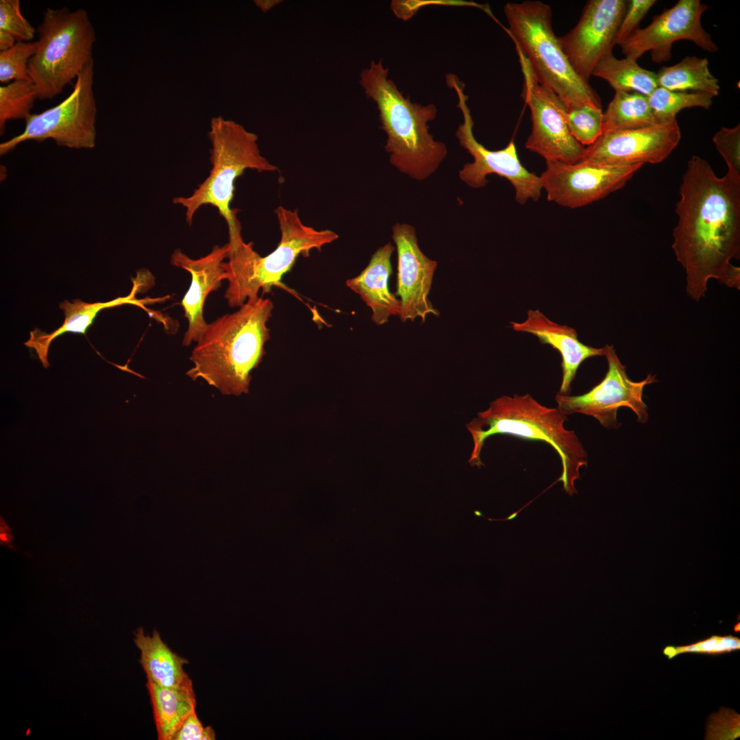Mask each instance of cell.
<instances>
[{"instance_id": "cell-6", "label": "cell", "mask_w": 740, "mask_h": 740, "mask_svg": "<svg viewBox=\"0 0 740 740\" xmlns=\"http://www.w3.org/2000/svg\"><path fill=\"white\" fill-rule=\"evenodd\" d=\"M504 12L508 23L505 31L541 84L565 106L588 103L602 108L597 93L574 71L565 55L553 32L549 5L540 1L511 2L506 3Z\"/></svg>"}, {"instance_id": "cell-34", "label": "cell", "mask_w": 740, "mask_h": 740, "mask_svg": "<svg viewBox=\"0 0 740 740\" xmlns=\"http://www.w3.org/2000/svg\"><path fill=\"white\" fill-rule=\"evenodd\" d=\"M655 0H630L621 23L616 38V45H620L636 29L642 18L656 3Z\"/></svg>"}, {"instance_id": "cell-21", "label": "cell", "mask_w": 740, "mask_h": 740, "mask_svg": "<svg viewBox=\"0 0 740 740\" xmlns=\"http://www.w3.org/2000/svg\"><path fill=\"white\" fill-rule=\"evenodd\" d=\"M395 247L388 243L371 256L368 265L346 285L358 294L372 312L371 320L378 325L388 321L391 316L399 315L400 302L390 291L388 281L392 273L391 258Z\"/></svg>"}, {"instance_id": "cell-27", "label": "cell", "mask_w": 740, "mask_h": 740, "mask_svg": "<svg viewBox=\"0 0 740 740\" xmlns=\"http://www.w3.org/2000/svg\"><path fill=\"white\" fill-rule=\"evenodd\" d=\"M713 97L706 92L671 91L658 86L648 96L649 105L658 123L676 120V114L684 108L709 109Z\"/></svg>"}, {"instance_id": "cell-3", "label": "cell", "mask_w": 740, "mask_h": 740, "mask_svg": "<svg viewBox=\"0 0 740 740\" xmlns=\"http://www.w3.org/2000/svg\"><path fill=\"white\" fill-rule=\"evenodd\" d=\"M360 84L376 104L381 128L387 135L384 148L391 164L412 179L428 177L447 154L445 145L429 132L428 123L437 114L436 106L421 105L405 97L381 60H371L362 70Z\"/></svg>"}, {"instance_id": "cell-26", "label": "cell", "mask_w": 740, "mask_h": 740, "mask_svg": "<svg viewBox=\"0 0 740 740\" xmlns=\"http://www.w3.org/2000/svg\"><path fill=\"white\" fill-rule=\"evenodd\" d=\"M658 123L648 96L637 92L617 91L603 112L602 133L634 130Z\"/></svg>"}, {"instance_id": "cell-15", "label": "cell", "mask_w": 740, "mask_h": 740, "mask_svg": "<svg viewBox=\"0 0 740 740\" xmlns=\"http://www.w3.org/2000/svg\"><path fill=\"white\" fill-rule=\"evenodd\" d=\"M627 7L624 0H590L576 25L558 37L574 71L589 82L603 58L612 53Z\"/></svg>"}, {"instance_id": "cell-16", "label": "cell", "mask_w": 740, "mask_h": 740, "mask_svg": "<svg viewBox=\"0 0 740 740\" xmlns=\"http://www.w3.org/2000/svg\"><path fill=\"white\" fill-rule=\"evenodd\" d=\"M680 138L676 119L634 130L607 132L585 147L582 160L617 166L658 164L669 156Z\"/></svg>"}, {"instance_id": "cell-2", "label": "cell", "mask_w": 740, "mask_h": 740, "mask_svg": "<svg viewBox=\"0 0 740 740\" xmlns=\"http://www.w3.org/2000/svg\"><path fill=\"white\" fill-rule=\"evenodd\" d=\"M273 308L268 298H249L236 312L208 323L192 351L193 367L186 375L205 380L223 395L247 393L251 372L262 362L270 338L267 324Z\"/></svg>"}, {"instance_id": "cell-14", "label": "cell", "mask_w": 740, "mask_h": 740, "mask_svg": "<svg viewBox=\"0 0 740 740\" xmlns=\"http://www.w3.org/2000/svg\"><path fill=\"white\" fill-rule=\"evenodd\" d=\"M709 8L700 0H679L673 7L653 17L644 28L636 29L620 45L626 57L637 60L651 51L655 63L667 61L671 57L674 42L687 40L704 51L718 50L711 36L702 27L701 16Z\"/></svg>"}, {"instance_id": "cell-35", "label": "cell", "mask_w": 740, "mask_h": 740, "mask_svg": "<svg viewBox=\"0 0 740 740\" xmlns=\"http://www.w3.org/2000/svg\"><path fill=\"white\" fill-rule=\"evenodd\" d=\"M215 733L211 726L204 727L193 711L175 734L173 740H214Z\"/></svg>"}, {"instance_id": "cell-28", "label": "cell", "mask_w": 740, "mask_h": 740, "mask_svg": "<svg viewBox=\"0 0 740 740\" xmlns=\"http://www.w3.org/2000/svg\"><path fill=\"white\" fill-rule=\"evenodd\" d=\"M38 99L34 84L29 80L14 81L0 86V133L8 121L25 119Z\"/></svg>"}, {"instance_id": "cell-23", "label": "cell", "mask_w": 740, "mask_h": 740, "mask_svg": "<svg viewBox=\"0 0 740 740\" xmlns=\"http://www.w3.org/2000/svg\"><path fill=\"white\" fill-rule=\"evenodd\" d=\"M156 728L159 740L173 738L186 717L195 710L193 685L164 687L147 680Z\"/></svg>"}, {"instance_id": "cell-33", "label": "cell", "mask_w": 740, "mask_h": 740, "mask_svg": "<svg viewBox=\"0 0 740 740\" xmlns=\"http://www.w3.org/2000/svg\"><path fill=\"white\" fill-rule=\"evenodd\" d=\"M713 141L727 164V174L740 181V125L733 128L722 127Z\"/></svg>"}, {"instance_id": "cell-8", "label": "cell", "mask_w": 740, "mask_h": 740, "mask_svg": "<svg viewBox=\"0 0 740 740\" xmlns=\"http://www.w3.org/2000/svg\"><path fill=\"white\" fill-rule=\"evenodd\" d=\"M36 32L38 45L27 75L38 99H51L93 61L95 32L86 10L64 7L47 8Z\"/></svg>"}, {"instance_id": "cell-18", "label": "cell", "mask_w": 740, "mask_h": 740, "mask_svg": "<svg viewBox=\"0 0 740 740\" xmlns=\"http://www.w3.org/2000/svg\"><path fill=\"white\" fill-rule=\"evenodd\" d=\"M229 249L227 243L214 245L209 254L197 259L188 257L180 249L171 256L173 266L187 271L191 275L190 285L180 303L188 324L182 340L184 346L197 342L207 327L204 318V303L210 293L219 289L222 281L226 280L223 263Z\"/></svg>"}, {"instance_id": "cell-36", "label": "cell", "mask_w": 740, "mask_h": 740, "mask_svg": "<svg viewBox=\"0 0 740 740\" xmlns=\"http://www.w3.org/2000/svg\"><path fill=\"white\" fill-rule=\"evenodd\" d=\"M14 536L12 534L10 526L6 523L4 519L0 518V543L1 545L10 547L12 550L16 549L13 545Z\"/></svg>"}, {"instance_id": "cell-13", "label": "cell", "mask_w": 740, "mask_h": 740, "mask_svg": "<svg viewBox=\"0 0 740 740\" xmlns=\"http://www.w3.org/2000/svg\"><path fill=\"white\" fill-rule=\"evenodd\" d=\"M545 162L539 177L547 200L570 208L587 206L619 190L643 165H606L585 160Z\"/></svg>"}, {"instance_id": "cell-19", "label": "cell", "mask_w": 740, "mask_h": 740, "mask_svg": "<svg viewBox=\"0 0 740 740\" xmlns=\"http://www.w3.org/2000/svg\"><path fill=\"white\" fill-rule=\"evenodd\" d=\"M512 328L536 336L540 342L551 345L562 356L563 380L558 392L570 395L571 382L580 364L586 359L604 356V348L584 345L578 338L577 332L565 325L558 324L539 310H529L523 322H510Z\"/></svg>"}, {"instance_id": "cell-10", "label": "cell", "mask_w": 740, "mask_h": 740, "mask_svg": "<svg viewBox=\"0 0 740 740\" xmlns=\"http://www.w3.org/2000/svg\"><path fill=\"white\" fill-rule=\"evenodd\" d=\"M446 82L456 91L458 99L457 106L463 116V123L458 126L456 136L460 146L473 158V162L465 164L460 171V180L469 186L478 188L488 182L486 175L497 174L511 183L515 191V200L519 204H525L530 199L537 201L543 189L540 177L521 164L514 141L497 151L489 150L478 142L473 133L474 123L467 103L468 97L463 92L464 84L452 74L447 75Z\"/></svg>"}, {"instance_id": "cell-31", "label": "cell", "mask_w": 740, "mask_h": 740, "mask_svg": "<svg viewBox=\"0 0 740 740\" xmlns=\"http://www.w3.org/2000/svg\"><path fill=\"white\" fill-rule=\"evenodd\" d=\"M38 42H18L12 47L0 51V82L29 79L27 66L35 54Z\"/></svg>"}, {"instance_id": "cell-4", "label": "cell", "mask_w": 740, "mask_h": 740, "mask_svg": "<svg viewBox=\"0 0 740 740\" xmlns=\"http://www.w3.org/2000/svg\"><path fill=\"white\" fill-rule=\"evenodd\" d=\"M567 420V415L558 408L543 406L528 393L502 395L467 424L473 444L468 462L479 469L484 466L481 452L485 441L493 435L543 441L559 456L562 473L556 482L560 481L565 492L571 496L578 493L574 482L580 479L579 470L587 466L588 456L575 432L564 426Z\"/></svg>"}, {"instance_id": "cell-30", "label": "cell", "mask_w": 740, "mask_h": 740, "mask_svg": "<svg viewBox=\"0 0 740 740\" xmlns=\"http://www.w3.org/2000/svg\"><path fill=\"white\" fill-rule=\"evenodd\" d=\"M19 0L0 1V50L18 42H31L35 29L23 16Z\"/></svg>"}, {"instance_id": "cell-29", "label": "cell", "mask_w": 740, "mask_h": 740, "mask_svg": "<svg viewBox=\"0 0 740 740\" xmlns=\"http://www.w3.org/2000/svg\"><path fill=\"white\" fill-rule=\"evenodd\" d=\"M565 107L567 123L573 137L582 145L594 143L602 134V108L588 103Z\"/></svg>"}, {"instance_id": "cell-20", "label": "cell", "mask_w": 740, "mask_h": 740, "mask_svg": "<svg viewBox=\"0 0 740 740\" xmlns=\"http://www.w3.org/2000/svg\"><path fill=\"white\" fill-rule=\"evenodd\" d=\"M152 278L149 271L145 269L140 271L137 273L136 277L132 278L133 287L130 293L126 297H118L110 301L90 304L78 299L72 302L64 301L60 304V308L64 312L65 317L62 325L57 330L47 334L36 328L30 332L29 338L25 343V345L34 349L42 366L48 368L49 366V348L53 339L66 332L85 334L100 310L123 304H132L149 311L145 307V304L163 301L164 298L143 299L136 298V295L140 291L143 284Z\"/></svg>"}, {"instance_id": "cell-32", "label": "cell", "mask_w": 740, "mask_h": 740, "mask_svg": "<svg viewBox=\"0 0 740 740\" xmlns=\"http://www.w3.org/2000/svg\"><path fill=\"white\" fill-rule=\"evenodd\" d=\"M740 649V639L732 635H713L706 639L681 646H666L663 653L669 659L683 653L720 654Z\"/></svg>"}, {"instance_id": "cell-1", "label": "cell", "mask_w": 740, "mask_h": 740, "mask_svg": "<svg viewBox=\"0 0 740 740\" xmlns=\"http://www.w3.org/2000/svg\"><path fill=\"white\" fill-rule=\"evenodd\" d=\"M676 204L672 248L687 274V292L698 301L709 279L739 288L740 181L715 174L697 156L687 162Z\"/></svg>"}, {"instance_id": "cell-7", "label": "cell", "mask_w": 740, "mask_h": 740, "mask_svg": "<svg viewBox=\"0 0 740 740\" xmlns=\"http://www.w3.org/2000/svg\"><path fill=\"white\" fill-rule=\"evenodd\" d=\"M208 136L212 145L209 175L193 194L175 197L173 203L186 208L189 225L201 206L212 205L225 219L229 239L236 238L242 236L241 223L230 207L236 179L247 169L273 172L278 168L261 155L258 136L232 121L212 118Z\"/></svg>"}, {"instance_id": "cell-17", "label": "cell", "mask_w": 740, "mask_h": 740, "mask_svg": "<svg viewBox=\"0 0 740 740\" xmlns=\"http://www.w3.org/2000/svg\"><path fill=\"white\" fill-rule=\"evenodd\" d=\"M392 230L397 254L395 295L400 297L399 317L402 322L420 318L423 323L429 314L439 315L428 299L437 262L421 251L414 227L396 223Z\"/></svg>"}, {"instance_id": "cell-5", "label": "cell", "mask_w": 740, "mask_h": 740, "mask_svg": "<svg viewBox=\"0 0 740 740\" xmlns=\"http://www.w3.org/2000/svg\"><path fill=\"white\" fill-rule=\"evenodd\" d=\"M281 232L280 241L271 253L260 256L243 238L228 242L227 261L223 267L228 282L224 297L231 308L240 307L248 299L271 292L293 267L299 256L307 257L312 249L336 241L338 236L330 230H317L304 225L297 210L282 206L274 211Z\"/></svg>"}, {"instance_id": "cell-12", "label": "cell", "mask_w": 740, "mask_h": 740, "mask_svg": "<svg viewBox=\"0 0 740 740\" xmlns=\"http://www.w3.org/2000/svg\"><path fill=\"white\" fill-rule=\"evenodd\" d=\"M523 75L521 96L531 112L532 131L525 147L546 160L575 163L585 147L571 135L560 98L536 78L528 62L518 53Z\"/></svg>"}, {"instance_id": "cell-22", "label": "cell", "mask_w": 740, "mask_h": 740, "mask_svg": "<svg viewBox=\"0 0 740 740\" xmlns=\"http://www.w3.org/2000/svg\"><path fill=\"white\" fill-rule=\"evenodd\" d=\"M134 635V642L140 651L139 663L147 680L164 687L193 685L191 679L184 669L188 660L173 652L163 641L158 630H154L151 634H148L139 627Z\"/></svg>"}, {"instance_id": "cell-9", "label": "cell", "mask_w": 740, "mask_h": 740, "mask_svg": "<svg viewBox=\"0 0 740 740\" xmlns=\"http://www.w3.org/2000/svg\"><path fill=\"white\" fill-rule=\"evenodd\" d=\"M93 61L77 75L71 93L57 106L30 114L21 134L0 144L5 155L22 143L52 139L71 149H92L96 142L97 105L93 94Z\"/></svg>"}, {"instance_id": "cell-37", "label": "cell", "mask_w": 740, "mask_h": 740, "mask_svg": "<svg viewBox=\"0 0 740 740\" xmlns=\"http://www.w3.org/2000/svg\"><path fill=\"white\" fill-rule=\"evenodd\" d=\"M256 5L264 12H267L275 5L278 4L280 1L277 0H260L255 1Z\"/></svg>"}, {"instance_id": "cell-24", "label": "cell", "mask_w": 740, "mask_h": 740, "mask_svg": "<svg viewBox=\"0 0 740 740\" xmlns=\"http://www.w3.org/2000/svg\"><path fill=\"white\" fill-rule=\"evenodd\" d=\"M658 87L671 91L706 92L717 96L718 79L711 73L706 58L686 56L670 66H663L656 73Z\"/></svg>"}, {"instance_id": "cell-11", "label": "cell", "mask_w": 740, "mask_h": 740, "mask_svg": "<svg viewBox=\"0 0 740 740\" xmlns=\"http://www.w3.org/2000/svg\"><path fill=\"white\" fill-rule=\"evenodd\" d=\"M603 348L608 367L604 379L580 395L556 393L557 408L565 415L584 414L595 418L604 428L617 429L621 425L617 418V411L620 407H627L635 413L639 423H646L649 415L643 392L646 385L656 381L655 375L648 374L641 381H632L614 347L606 345Z\"/></svg>"}, {"instance_id": "cell-25", "label": "cell", "mask_w": 740, "mask_h": 740, "mask_svg": "<svg viewBox=\"0 0 740 740\" xmlns=\"http://www.w3.org/2000/svg\"><path fill=\"white\" fill-rule=\"evenodd\" d=\"M592 75L606 81L615 92H637L648 96L658 87L656 73L640 66L635 60L618 59L613 53L598 62Z\"/></svg>"}]
</instances>
